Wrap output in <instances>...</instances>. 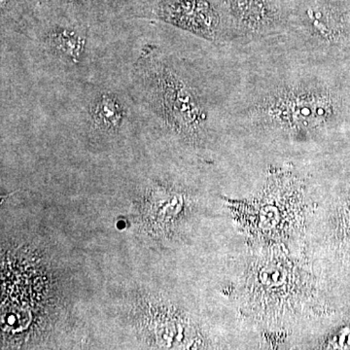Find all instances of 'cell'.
Returning <instances> with one entry per match:
<instances>
[{
    "label": "cell",
    "instance_id": "cell-3",
    "mask_svg": "<svg viewBox=\"0 0 350 350\" xmlns=\"http://www.w3.org/2000/svg\"><path fill=\"white\" fill-rule=\"evenodd\" d=\"M230 14L246 31H267L278 27L290 2L284 0H227Z\"/></svg>",
    "mask_w": 350,
    "mask_h": 350
},
{
    "label": "cell",
    "instance_id": "cell-2",
    "mask_svg": "<svg viewBox=\"0 0 350 350\" xmlns=\"http://www.w3.org/2000/svg\"><path fill=\"white\" fill-rule=\"evenodd\" d=\"M271 123L290 130H312L325 124L335 113L331 94L317 85L278 88L255 108Z\"/></svg>",
    "mask_w": 350,
    "mask_h": 350
},
{
    "label": "cell",
    "instance_id": "cell-1",
    "mask_svg": "<svg viewBox=\"0 0 350 350\" xmlns=\"http://www.w3.org/2000/svg\"><path fill=\"white\" fill-rule=\"evenodd\" d=\"M153 45L142 50L137 78L145 98L154 112L179 131H200L206 123V109L197 90L163 59Z\"/></svg>",
    "mask_w": 350,
    "mask_h": 350
},
{
    "label": "cell",
    "instance_id": "cell-4",
    "mask_svg": "<svg viewBox=\"0 0 350 350\" xmlns=\"http://www.w3.org/2000/svg\"><path fill=\"white\" fill-rule=\"evenodd\" d=\"M91 117L94 125L103 131H115L125 118V108L116 94H100L91 107Z\"/></svg>",
    "mask_w": 350,
    "mask_h": 350
},
{
    "label": "cell",
    "instance_id": "cell-5",
    "mask_svg": "<svg viewBox=\"0 0 350 350\" xmlns=\"http://www.w3.org/2000/svg\"><path fill=\"white\" fill-rule=\"evenodd\" d=\"M51 31L48 39L55 54L66 63H79L86 43L81 34L68 27H56Z\"/></svg>",
    "mask_w": 350,
    "mask_h": 350
}]
</instances>
